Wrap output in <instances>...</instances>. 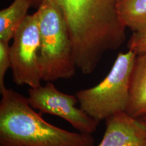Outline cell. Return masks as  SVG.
Here are the masks:
<instances>
[{"label": "cell", "instance_id": "2", "mask_svg": "<svg viewBox=\"0 0 146 146\" xmlns=\"http://www.w3.org/2000/svg\"><path fill=\"white\" fill-rule=\"evenodd\" d=\"M1 94L0 146H95L91 135L47 123L17 91L5 88Z\"/></svg>", "mask_w": 146, "mask_h": 146}, {"label": "cell", "instance_id": "1", "mask_svg": "<svg viewBox=\"0 0 146 146\" xmlns=\"http://www.w3.org/2000/svg\"><path fill=\"white\" fill-rule=\"evenodd\" d=\"M47 0H32L39 8ZM64 15L72 41L76 67L84 74L96 70L104 54L119 49L126 39L127 27L118 16L120 0H48Z\"/></svg>", "mask_w": 146, "mask_h": 146}, {"label": "cell", "instance_id": "3", "mask_svg": "<svg viewBox=\"0 0 146 146\" xmlns=\"http://www.w3.org/2000/svg\"><path fill=\"white\" fill-rule=\"evenodd\" d=\"M40 32L39 60L42 80L53 82L72 78L76 68L68 26L62 11L52 1L37 8Z\"/></svg>", "mask_w": 146, "mask_h": 146}, {"label": "cell", "instance_id": "6", "mask_svg": "<svg viewBox=\"0 0 146 146\" xmlns=\"http://www.w3.org/2000/svg\"><path fill=\"white\" fill-rule=\"evenodd\" d=\"M27 100L31 106L38 110L40 114L59 116L83 134L92 135L100 123L81 108L76 107L78 102L76 96L61 92L52 82H47L45 85L35 88L30 87Z\"/></svg>", "mask_w": 146, "mask_h": 146}, {"label": "cell", "instance_id": "11", "mask_svg": "<svg viewBox=\"0 0 146 146\" xmlns=\"http://www.w3.org/2000/svg\"><path fill=\"white\" fill-rule=\"evenodd\" d=\"M10 68H11L10 46L8 42L0 41V92L6 88L4 85L5 74Z\"/></svg>", "mask_w": 146, "mask_h": 146}, {"label": "cell", "instance_id": "8", "mask_svg": "<svg viewBox=\"0 0 146 146\" xmlns=\"http://www.w3.org/2000/svg\"><path fill=\"white\" fill-rule=\"evenodd\" d=\"M126 112L134 118L146 116V54L137 55L131 76Z\"/></svg>", "mask_w": 146, "mask_h": 146}, {"label": "cell", "instance_id": "13", "mask_svg": "<svg viewBox=\"0 0 146 146\" xmlns=\"http://www.w3.org/2000/svg\"><path fill=\"white\" fill-rule=\"evenodd\" d=\"M142 118H143V119L145 120V121H146V116H143V117H142Z\"/></svg>", "mask_w": 146, "mask_h": 146}, {"label": "cell", "instance_id": "4", "mask_svg": "<svg viewBox=\"0 0 146 146\" xmlns=\"http://www.w3.org/2000/svg\"><path fill=\"white\" fill-rule=\"evenodd\" d=\"M136 57L137 54L131 50L119 53L103 81L94 87L76 92L80 108L99 122L118 112H126Z\"/></svg>", "mask_w": 146, "mask_h": 146}, {"label": "cell", "instance_id": "5", "mask_svg": "<svg viewBox=\"0 0 146 146\" xmlns=\"http://www.w3.org/2000/svg\"><path fill=\"white\" fill-rule=\"evenodd\" d=\"M39 50V14L36 11L31 15H27L20 25L10 46V68L16 85H26L31 88L41 85Z\"/></svg>", "mask_w": 146, "mask_h": 146}, {"label": "cell", "instance_id": "12", "mask_svg": "<svg viewBox=\"0 0 146 146\" xmlns=\"http://www.w3.org/2000/svg\"><path fill=\"white\" fill-rule=\"evenodd\" d=\"M127 47L137 55L146 54V28L141 31L133 32Z\"/></svg>", "mask_w": 146, "mask_h": 146}, {"label": "cell", "instance_id": "10", "mask_svg": "<svg viewBox=\"0 0 146 146\" xmlns=\"http://www.w3.org/2000/svg\"><path fill=\"white\" fill-rule=\"evenodd\" d=\"M118 13L125 27L132 31L146 28V0H120Z\"/></svg>", "mask_w": 146, "mask_h": 146}, {"label": "cell", "instance_id": "9", "mask_svg": "<svg viewBox=\"0 0 146 146\" xmlns=\"http://www.w3.org/2000/svg\"><path fill=\"white\" fill-rule=\"evenodd\" d=\"M32 0H14L10 6L0 12V41L9 43L27 16Z\"/></svg>", "mask_w": 146, "mask_h": 146}, {"label": "cell", "instance_id": "7", "mask_svg": "<svg viewBox=\"0 0 146 146\" xmlns=\"http://www.w3.org/2000/svg\"><path fill=\"white\" fill-rule=\"evenodd\" d=\"M105 120L104 135L97 146H146V121L142 118L120 112Z\"/></svg>", "mask_w": 146, "mask_h": 146}]
</instances>
